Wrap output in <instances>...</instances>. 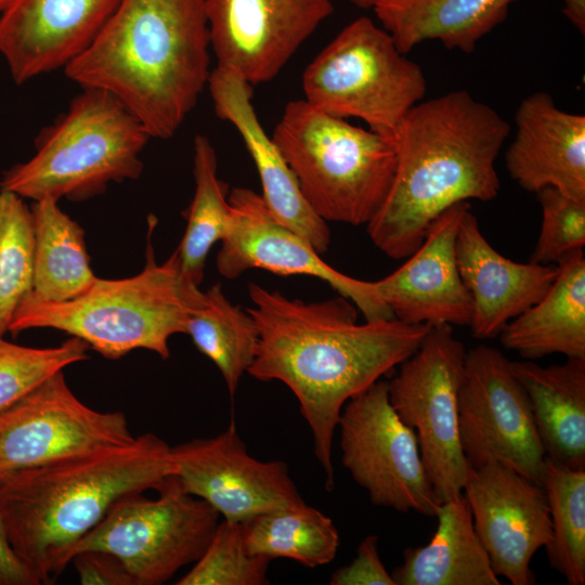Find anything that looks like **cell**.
Segmentation results:
<instances>
[{
    "instance_id": "obj_1",
    "label": "cell",
    "mask_w": 585,
    "mask_h": 585,
    "mask_svg": "<svg viewBox=\"0 0 585 585\" xmlns=\"http://www.w3.org/2000/svg\"><path fill=\"white\" fill-rule=\"evenodd\" d=\"M247 288V310L259 332L247 373L281 381L295 394L332 491L333 441L344 404L411 356L431 325L396 318L359 323L358 308L340 295L306 302L253 282Z\"/></svg>"
},
{
    "instance_id": "obj_2",
    "label": "cell",
    "mask_w": 585,
    "mask_h": 585,
    "mask_svg": "<svg viewBox=\"0 0 585 585\" xmlns=\"http://www.w3.org/2000/svg\"><path fill=\"white\" fill-rule=\"evenodd\" d=\"M509 131L493 107L465 90L417 103L394 136L390 190L366 224L374 245L391 259H405L444 210L494 199L500 187L495 161Z\"/></svg>"
},
{
    "instance_id": "obj_3",
    "label": "cell",
    "mask_w": 585,
    "mask_h": 585,
    "mask_svg": "<svg viewBox=\"0 0 585 585\" xmlns=\"http://www.w3.org/2000/svg\"><path fill=\"white\" fill-rule=\"evenodd\" d=\"M174 474L172 446L144 433L127 445L0 473V517L38 585L52 584L72 547L118 500L158 491Z\"/></svg>"
},
{
    "instance_id": "obj_4",
    "label": "cell",
    "mask_w": 585,
    "mask_h": 585,
    "mask_svg": "<svg viewBox=\"0 0 585 585\" xmlns=\"http://www.w3.org/2000/svg\"><path fill=\"white\" fill-rule=\"evenodd\" d=\"M205 0H120L92 43L63 70L81 88L108 91L169 139L210 76Z\"/></svg>"
},
{
    "instance_id": "obj_5",
    "label": "cell",
    "mask_w": 585,
    "mask_h": 585,
    "mask_svg": "<svg viewBox=\"0 0 585 585\" xmlns=\"http://www.w3.org/2000/svg\"><path fill=\"white\" fill-rule=\"evenodd\" d=\"M203 295L182 273L177 249L158 264L148 237L140 273L121 280L96 277L83 295L64 302L24 298L9 333L16 336L30 328H54L80 338L109 360L136 349L167 360L170 338L186 334L188 316Z\"/></svg>"
},
{
    "instance_id": "obj_6",
    "label": "cell",
    "mask_w": 585,
    "mask_h": 585,
    "mask_svg": "<svg viewBox=\"0 0 585 585\" xmlns=\"http://www.w3.org/2000/svg\"><path fill=\"white\" fill-rule=\"evenodd\" d=\"M81 89L37 136L35 154L2 172L0 190L34 202H82L109 183L140 178L141 153L152 139L146 128L108 91Z\"/></svg>"
},
{
    "instance_id": "obj_7",
    "label": "cell",
    "mask_w": 585,
    "mask_h": 585,
    "mask_svg": "<svg viewBox=\"0 0 585 585\" xmlns=\"http://www.w3.org/2000/svg\"><path fill=\"white\" fill-rule=\"evenodd\" d=\"M271 136L323 220L366 225L374 218L393 181L394 139L355 127L307 100L286 104Z\"/></svg>"
},
{
    "instance_id": "obj_8",
    "label": "cell",
    "mask_w": 585,
    "mask_h": 585,
    "mask_svg": "<svg viewBox=\"0 0 585 585\" xmlns=\"http://www.w3.org/2000/svg\"><path fill=\"white\" fill-rule=\"evenodd\" d=\"M405 55L386 29L361 16L307 66L304 100L335 117L362 119L369 130L394 139L427 90L422 69Z\"/></svg>"
},
{
    "instance_id": "obj_9",
    "label": "cell",
    "mask_w": 585,
    "mask_h": 585,
    "mask_svg": "<svg viewBox=\"0 0 585 585\" xmlns=\"http://www.w3.org/2000/svg\"><path fill=\"white\" fill-rule=\"evenodd\" d=\"M118 500L69 550L68 562L86 550L116 556L134 585H160L205 551L220 515L207 502L187 494L176 474L157 491Z\"/></svg>"
},
{
    "instance_id": "obj_10",
    "label": "cell",
    "mask_w": 585,
    "mask_h": 585,
    "mask_svg": "<svg viewBox=\"0 0 585 585\" xmlns=\"http://www.w3.org/2000/svg\"><path fill=\"white\" fill-rule=\"evenodd\" d=\"M466 349L450 325L430 326L388 384L389 401L418 441L440 502L463 493L470 468L458 433V393Z\"/></svg>"
},
{
    "instance_id": "obj_11",
    "label": "cell",
    "mask_w": 585,
    "mask_h": 585,
    "mask_svg": "<svg viewBox=\"0 0 585 585\" xmlns=\"http://www.w3.org/2000/svg\"><path fill=\"white\" fill-rule=\"evenodd\" d=\"M337 428L341 463L375 506L435 516L441 505L414 430L392 407L380 379L351 398Z\"/></svg>"
},
{
    "instance_id": "obj_12",
    "label": "cell",
    "mask_w": 585,
    "mask_h": 585,
    "mask_svg": "<svg viewBox=\"0 0 585 585\" xmlns=\"http://www.w3.org/2000/svg\"><path fill=\"white\" fill-rule=\"evenodd\" d=\"M457 407L470 469L500 464L541 485L545 451L526 393L500 351L484 344L467 351Z\"/></svg>"
},
{
    "instance_id": "obj_13",
    "label": "cell",
    "mask_w": 585,
    "mask_h": 585,
    "mask_svg": "<svg viewBox=\"0 0 585 585\" xmlns=\"http://www.w3.org/2000/svg\"><path fill=\"white\" fill-rule=\"evenodd\" d=\"M121 412L82 403L60 370L0 411V473L131 443Z\"/></svg>"
},
{
    "instance_id": "obj_14",
    "label": "cell",
    "mask_w": 585,
    "mask_h": 585,
    "mask_svg": "<svg viewBox=\"0 0 585 585\" xmlns=\"http://www.w3.org/2000/svg\"><path fill=\"white\" fill-rule=\"evenodd\" d=\"M229 203L231 224L217 255V269L223 277L233 280L252 269L282 276H312L352 301L365 321L394 318L379 298L375 282L354 278L326 263L307 239L271 213L261 195L234 187Z\"/></svg>"
},
{
    "instance_id": "obj_15",
    "label": "cell",
    "mask_w": 585,
    "mask_h": 585,
    "mask_svg": "<svg viewBox=\"0 0 585 585\" xmlns=\"http://www.w3.org/2000/svg\"><path fill=\"white\" fill-rule=\"evenodd\" d=\"M172 453L183 491L207 502L223 520L242 523L306 503L286 463L252 457L233 420L218 435L179 444Z\"/></svg>"
},
{
    "instance_id": "obj_16",
    "label": "cell",
    "mask_w": 585,
    "mask_h": 585,
    "mask_svg": "<svg viewBox=\"0 0 585 585\" xmlns=\"http://www.w3.org/2000/svg\"><path fill=\"white\" fill-rule=\"evenodd\" d=\"M218 64L250 84L278 75L334 11L332 0H205Z\"/></svg>"
},
{
    "instance_id": "obj_17",
    "label": "cell",
    "mask_w": 585,
    "mask_h": 585,
    "mask_svg": "<svg viewBox=\"0 0 585 585\" xmlns=\"http://www.w3.org/2000/svg\"><path fill=\"white\" fill-rule=\"evenodd\" d=\"M463 494L494 573L512 585L534 584L532 558L551 538L543 486L494 463L470 469Z\"/></svg>"
},
{
    "instance_id": "obj_18",
    "label": "cell",
    "mask_w": 585,
    "mask_h": 585,
    "mask_svg": "<svg viewBox=\"0 0 585 585\" xmlns=\"http://www.w3.org/2000/svg\"><path fill=\"white\" fill-rule=\"evenodd\" d=\"M120 0H12L0 14V54L23 84L64 69L95 39Z\"/></svg>"
},
{
    "instance_id": "obj_19",
    "label": "cell",
    "mask_w": 585,
    "mask_h": 585,
    "mask_svg": "<svg viewBox=\"0 0 585 585\" xmlns=\"http://www.w3.org/2000/svg\"><path fill=\"white\" fill-rule=\"evenodd\" d=\"M468 202L444 210L420 246L392 273L375 281L394 318L411 325L469 326L472 304L456 261V235Z\"/></svg>"
},
{
    "instance_id": "obj_20",
    "label": "cell",
    "mask_w": 585,
    "mask_h": 585,
    "mask_svg": "<svg viewBox=\"0 0 585 585\" xmlns=\"http://www.w3.org/2000/svg\"><path fill=\"white\" fill-rule=\"evenodd\" d=\"M207 86L217 116L236 128L256 165L268 209L320 255L326 252L330 244L328 222L307 202L280 148L264 132L252 105V84L235 70L217 65Z\"/></svg>"
},
{
    "instance_id": "obj_21",
    "label": "cell",
    "mask_w": 585,
    "mask_h": 585,
    "mask_svg": "<svg viewBox=\"0 0 585 585\" xmlns=\"http://www.w3.org/2000/svg\"><path fill=\"white\" fill-rule=\"evenodd\" d=\"M456 261L472 304L469 327L478 339L497 337L549 289L557 265L520 263L502 256L483 236L468 207L456 235Z\"/></svg>"
},
{
    "instance_id": "obj_22",
    "label": "cell",
    "mask_w": 585,
    "mask_h": 585,
    "mask_svg": "<svg viewBox=\"0 0 585 585\" xmlns=\"http://www.w3.org/2000/svg\"><path fill=\"white\" fill-rule=\"evenodd\" d=\"M506 168L525 191L554 187L585 200V116L557 107L544 91L521 101Z\"/></svg>"
},
{
    "instance_id": "obj_23",
    "label": "cell",
    "mask_w": 585,
    "mask_h": 585,
    "mask_svg": "<svg viewBox=\"0 0 585 585\" xmlns=\"http://www.w3.org/2000/svg\"><path fill=\"white\" fill-rule=\"evenodd\" d=\"M510 366L526 393L546 457L585 469V359L547 367L514 361Z\"/></svg>"
},
{
    "instance_id": "obj_24",
    "label": "cell",
    "mask_w": 585,
    "mask_h": 585,
    "mask_svg": "<svg viewBox=\"0 0 585 585\" xmlns=\"http://www.w3.org/2000/svg\"><path fill=\"white\" fill-rule=\"evenodd\" d=\"M546 294L512 318L498 335L507 350L525 360L559 353L585 359V256L571 253L557 264Z\"/></svg>"
},
{
    "instance_id": "obj_25",
    "label": "cell",
    "mask_w": 585,
    "mask_h": 585,
    "mask_svg": "<svg viewBox=\"0 0 585 585\" xmlns=\"http://www.w3.org/2000/svg\"><path fill=\"white\" fill-rule=\"evenodd\" d=\"M431 540L404 550L391 576L395 585H500L473 528L464 494L442 502Z\"/></svg>"
},
{
    "instance_id": "obj_26",
    "label": "cell",
    "mask_w": 585,
    "mask_h": 585,
    "mask_svg": "<svg viewBox=\"0 0 585 585\" xmlns=\"http://www.w3.org/2000/svg\"><path fill=\"white\" fill-rule=\"evenodd\" d=\"M517 0H385L373 10L407 54L427 40H438L448 50L470 53L477 43L503 23Z\"/></svg>"
},
{
    "instance_id": "obj_27",
    "label": "cell",
    "mask_w": 585,
    "mask_h": 585,
    "mask_svg": "<svg viewBox=\"0 0 585 585\" xmlns=\"http://www.w3.org/2000/svg\"><path fill=\"white\" fill-rule=\"evenodd\" d=\"M30 208L36 238L35 274L32 289L24 298L64 302L83 295L98 277L90 266L83 229L55 199L34 202Z\"/></svg>"
},
{
    "instance_id": "obj_28",
    "label": "cell",
    "mask_w": 585,
    "mask_h": 585,
    "mask_svg": "<svg viewBox=\"0 0 585 585\" xmlns=\"http://www.w3.org/2000/svg\"><path fill=\"white\" fill-rule=\"evenodd\" d=\"M240 528L246 550L270 561L286 558L321 567L335 559L340 545L333 520L307 503L257 515Z\"/></svg>"
},
{
    "instance_id": "obj_29",
    "label": "cell",
    "mask_w": 585,
    "mask_h": 585,
    "mask_svg": "<svg viewBox=\"0 0 585 585\" xmlns=\"http://www.w3.org/2000/svg\"><path fill=\"white\" fill-rule=\"evenodd\" d=\"M186 335L218 367L233 399L256 356L259 332L251 314L233 304L217 283L190 314Z\"/></svg>"
},
{
    "instance_id": "obj_30",
    "label": "cell",
    "mask_w": 585,
    "mask_h": 585,
    "mask_svg": "<svg viewBox=\"0 0 585 585\" xmlns=\"http://www.w3.org/2000/svg\"><path fill=\"white\" fill-rule=\"evenodd\" d=\"M194 196L186 210V227L177 248L182 273L200 285L212 246L227 234L231 224L229 187L218 177L216 151L205 135L194 139Z\"/></svg>"
},
{
    "instance_id": "obj_31",
    "label": "cell",
    "mask_w": 585,
    "mask_h": 585,
    "mask_svg": "<svg viewBox=\"0 0 585 585\" xmlns=\"http://www.w3.org/2000/svg\"><path fill=\"white\" fill-rule=\"evenodd\" d=\"M549 507L551 538L545 547L551 568L570 585L585 583V469L546 457L542 482Z\"/></svg>"
},
{
    "instance_id": "obj_32",
    "label": "cell",
    "mask_w": 585,
    "mask_h": 585,
    "mask_svg": "<svg viewBox=\"0 0 585 585\" xmlns=\"http://www.w3.org/2000/svg\"><path fill=\"white\" fill-rule=\"evenodd\" d=\"M35 224L21 196L0 190V336L34 285Z\"/></svg>"
},
{
    "instance_id": "obj_33",
    "label": "cell",
    "mask_w": 585,
    "mask_h": 585,
    "mask_svg": "<svg viewBox=\"0 0 585 585\" xmlns=\"http://www.w3.org/2000/svg\"><path fill=\"white\" fill-rule=\"evenodd\" d=\"M270 560L249 554L240 523L219 522L208 546L177 585H265Z\"/></svg>"
},
{
    "instance_id": "obj_34",
    "label": "cell",
    "mask_w": 585,
    "mask_h": 585,
    "mask_svg": "<svg viewBox=\"0 0 585 585\" xmlns=\"http://www.w3.org/2000/svg\"><path fill=\"white\" fill-rule=\"evenodd\" d=\"M89 346L70 336L56 347L16 344L0 336V411L53 374L89 359Z\"/></svg>"
},
{
    "instance_id": "obj_35",
    "label": "cell",
    "mask_w": 585,
    "mask_h": 585,
    "mask_svg": "<svg viewBox=\"0 0 585 585\" xmlns=\"http://www.w3.org/2000/svg\"><path fill=\"white\" fill-rule=\"evenodd\" d=\"M542 225L530 261L557 265L585 245V200H578L554 187L537 192Z\"/></svg>"
},
{
    "instance_id": "obj_36",
    "label": "cell",
    "mask_w": 585,
    "mask_h": 585,
    "mask_svg": "<svg viewBox=\"0 0 585 585\" xmlns=\"http://www.w3.org/2000/svg\"><path fill=\"white\" fill-rule=\"evenodd\" d=\"M332 585H395L378 551V536L367 535L360 543L355 558L335 570Z\"/></svg>"
},
{
    "instance_id": "obj_37",
    "label": "cell",
    "mask_w": 585,
    "mask_h": 585,
    "mask_svg": "<svg viewBox=\"0 0 585 585\" xmlns=\"http://www.w3.org/2000/svg\"><path fill=\"white\" fill-rule=\"evenodd\" d=\"M72 562L83 585H134L128 569L113 554L86 550L77 554Z\"/></svg>"
},
{
    "instance_id": "obj_38",
    "label": "cell",
    "mask_w": 585,
    "mask_h": 585,
    "mask_svg": "<svg viewBox=\"0 0 585 585\" xmlns=\"http://www.w3.org/2000/svg\"><path fill=\"white\" fill-rule=\"evenodd\" d=\"M0 585H38L16 557L8 541L0 517Z\"/></svg>"
},
{
    "instance_id": "obj_39",
    "label": "cell",
    "mask_w": 585,
    "mask_h": 585,
    "mask_svg": "<svg viewBox=\"0 0 585 585\" xmlns=\"http://www.w3.org/2000/svg\"><path fill=\"white\" fill-rule=\"evenodd\" d=\"M563 14L582 34H585V0H560Z\"/></svg>"
},
{
    "instance_id": "obj_40",
    "label": "cell",
    "mask_w": 585,
    "mask_h": 585,
    "mask_svg": "<svg viewBox=\"0 0 585 585\" xmlns=\"http://www.w3.org/2000/svg\"><path fill=\"white\" fill-rule=\"evenodd\" d=\"M353 5L361 9H374L378 3L385 0H349Z\"/></svg>"
},
{
    "instance_id": "obj_41",
    "label": "cell",
    "mask_w": 585,
    "mask_h": 585,
    "mask_svg": "<svg viewBox=\"0 0 585 585\" xmlns=\"http://www.w3.org/2000/svg\"><path fill=\"white\" fill-rule=\"evenodd\" d=\"M12 0H0V14L5 10Z\"/></svg>"
}]
</instances>
